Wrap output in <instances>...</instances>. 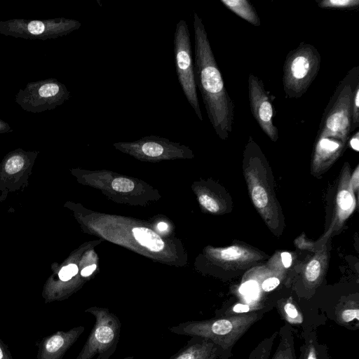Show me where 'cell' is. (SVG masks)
<instances>
[{
	"label": "cell",
	"instance_id": "6da1fadb",
	"mask_svg": "<svg viewBox=\"0 0 359 359\" xmlns=\"http://www.w3.org/2000/svg\"><path fill=\"white\" fill-rule=\"evenodd\" d=\"M194 76L209 121L222 140L232 131L234 103L228 93L201 18L194 12Z\"/></svg>",
	"mask_w": 359,
	"mask_h": 359
},
{
	"label": "cell",
	"instance_id": "7a4b0ae2",
	"mask_svg": "<svg viewBox=\"0 0 359 359\" xmlns=\"http://www.w3.org/2000/svg\"><path fill=\"white\" fill-rule=\"evenodd\" d=\"M359 83V67H353L339 82L327 104L316 140L317 158L337 156L351 132V106Z\"/></svg>",
	"mask_w": 359,
	"mask_h": 359
},
{
	"label": "cell",
	"instance_id": "3957f363",
	"mask_svg": "<svg viewBox=\"0 0 359 359\" xmlns=\"http://www.w3.org/2000/svg\"><path fill=\"white\" fill-rule=\"evenodd\" d=\"M266 311L264 309L230 316L189 320L169 327L174 334L207 339L220 350V359H229L236 342Z\"/></svg>",
	"mask_w": 359,
	"mask_h": 359
},
{
	"label": "cell",
	"instance_id": "277c9868",
	"mask_svg": "<svg viewBox=\"0 0 359 359\" xmlns=\"http://www.w3.org/2000/svg\"><path fill=\"white\" fill-rule=\"evenodd\" d=\"M321 57L316 48L302 42L286 56L283 65V84L285 95L301 97L315 80L320 68Z\"/></svg>",
	"mask_w": 359,
	"mask_h": 359
},
{
	"label": "cell",
	"instance_id": "5b68a950",
	"mask_svg": "<svg viewBox=\"0 0 359 359\" xmlns=\"http://www.w3.org/2000/svg\"><path fill=\"white\" fill-rule=\"evenodd\" d=\"M95 322L82 349L75 359H109L116 351L121 334V323L116 314L106 308L90 307L85 310Z\"/></svg>",
	"mask_w": 359,
	"mask_h": 359
},
{
	"label": "cell",
	"instance_id": "8992f818",
	"mask_svg": "<svg viewBox=\"0 0 359 359\" xmlns=\"http://www.w3.org/2000/svg\"><path fill=\"white\" fill-rule=\"evenodd\" d=\"M174 57L176 74L182 92L197 117L203 121L194 76L190 32L185 20H180L174 33Z\"/></svg>",
	"mask_w": 359,
	"mask_h": 359
},
{
	"label": "cell",
	"instance_id": "52a82bcc",
	"mask_svg": "<svg viewBox=\"0 0 359 359\" xmlns=\"http://www.w3.org/2000/svg\"><path fill=\"white\" fill-rule=\"evenodd\" d=\"M81 22L74 19L56 18L47 20L14 18L0 21V34L32 40L54 39L79 29Z\"/></svg>",
	"mask_w": 359,
	"mask_h": 359
},
{
	"label": "cell",
	"instance_id": "ba28073f",
	"mask_svg": "<svg viewBox=\"0 0 359 359\" xmlns=\"http://www.w3.org/2000/svg\"><path fill=\"white\" fill-rule=\"evenodd\" d=\"M70 96L65 84L48 78L27 83L15 95V102L27 112L40 113L62 105Z\"/></svg>",
	"mask_w": 359,
	"mask_h": 359
},
{
	"label": "cell",
	"instance_id": "9c48e42d",
	"mask_svg": "<svg viewBox=\"0 0 359 359\" xmlns=\"http://www.w3.org/2000/svg\"><path fill=\"white\" fill-rule=\"evenodd\" d=\"M248 83L251 113L262 131L275 142L278 138V130L273 121L274 109L263 81L250 74Z\"/></svg>",
	"mask_w": 359,
	"mask_h": 359
},
{
	"label": "cell",
	"instance_id": "30bf717a",
	"mask_svg": "<svg viewBox=\"0 0 359 359\" xmlns=\"http://www.w3.org/2000/svg\"><path fill=\"white\" fill-rule=\"evenodd\" d=\"M84 330L85 327L79 325L43 337L38 346L36 359H62Z\"/></svg>",
	"mask_w": 359,
	"mask_h": 359
},
{
	"label": "cell",
	"instance_id": "8fae6325",
	"mask_svg": "<svg viewBox=\"0 0 359 359\" xmlns=\"http://www.w3.org/2000/svg\"><path fill=\"white\" fill-rule=\"evenodd\" d=\"M219 348L211 341L191 337L176 353L169 359H220Z\"/></svg>",
	"mask_w": 359,
	"mask_h": 359
},
{
	"label": "cell",
	"instance_id": "7c38bea8",
	"mask_svg": "<svg viewBox=\"0 0 359 359\" xmlns=\"http://www.w3.org/2000/svg\"><path fill=\"white\" fill-rule=\"evenodd\" d=\"M116 146L123 149L140 150L142 155L149 158H158L165 154L167 150L180 149L176 144L156 135L147 136L133 142H120Z\"/></svg>",
	"mask_w": 359,
	"mask_h": 359
},
{
	"label": "cell",
	"instance_id": "4fadbf2b",
	"mask_svg": "<svg viewBox=\"0 0 359 359\" xmlns=\"http://www.w3.org/2000/svg\"><path fill=\"white\" fill-rule=\"evenodd\" d=\"M302 338L299 359H330L326 346L318 341L316 331L313 327L304 329Z\"/></svg>",
	"mask_w": 359,
	"mask_h": 359
},
{
	"label": "cell",
	"instance_id": "5bb4252c",
	"mask_svg": "<svg viewBox=\"0 0 359 359\" xmlns=\"http://www.w3.org/2000/svg\"><path fill=\"white\" fill-rule=\"evenodd\" d=\"M280 340L271 359H297L294 329L285 323L278 331Z\"/></svg>",
	"mask_w": 359,
	"mask_h": 359
},
{
	"label": "cell",
	"instance_id": "9a60e30c",
	"mask_svg": "<svg viewBox=\"0 0 359 359\" xmlns=\"http://www.w3.org/2000/svg\"><path fill=\"white\" fill-rule=\"evenodd\" d=\"M221 3L233 13L251 25L259 27L260 18L256 9L248 0H221Z\"/></svg>",
	"mask_w": 359,
	"mask_h": 359
},
{
	"label": "cell",
	"instance_id": "2e32d148",
	"mask_svg": "<svg viewBox=\"0 0 359 359\" xmlns=\"http://www.w3.org/2000/svg\"><path fill=\"white\" fill-rule=\"evenodd\" d=\"M133 233L137 242L151 251L158 252L164 248L161 237L152 230L145 227H135Z\"/></svg>",
	"mask_w": 359,
	"mask_h": 359
},
{
	"label": "cell",
	"instance_id": "e0dca14e",
	"mask_svg": "<svg viewBox=\"0 0 359 359\" xmlns=\"http://www.w3.org/2000/svg\"><path fill=\"white\" fill-rule=\"evenodd\" d=\"M278 334V331H276L262 340L251 351L248 359H269Z\"/></svg>",
	"mask_w": 359,
	"mask_h": 359
},
{
	"label": "cell",
	"instance_id": "ac0fdd59",
	"mask_svg": "<svg viewBox=\"0 0 359 359\" xmlns=\"http://www.w3.org/2000/svg\"><path fill=\"white\" fill-rule=\"evenodd\" d=\"M279 313L290 325H302L304 317L297 306L290 302H285L282 306H279Z\"/></svg>",
	"mask_w": 359,
	"mask_h": 359
},
{
	"label": "cell",
	"instance_id": "d6986e66",
	"mask_svg": "<svg viewBox=\"0 0 359 359\" xmlns=\"http://www.w3.org/2000/svg\"><path fill=\"white\" fill-rule=\"evenodd\" d=\"M317 3L318 7L327 9L348 10L359 6V0H321Z\"/></svg>",
	"mask_w": 359,
	"mask_h": 359
},
{
	"label": "cell",
	"instance_id": "ffe728a7",
	"mask_svg": "<svg viewBox=\"0 0 359 359\" xmlns=\"http://www.w3.org/2000/svg\"><path fill=\"white\" fill-rule=\"evenodd\" d=\"M337 321L342 325H349L351 322L359 321V308L355 306H347L340 309L336 313Z\"/></svg>",
	"mask_w": 359,
	"mask_h": 359
},
{
	"label": "cell",
	"instance_id": "44dd1931",
	"mask_svg": "<svg viewBox=\"0 0 359 359\" xmlns=\"http://www.w3.org/2000/svg\"><path fill=\"white\" fill-rule=\"evenodd\" d=\"M359 126V83L354 89L351 106V132Z\"/></svg>",
	"mask_w": 359,
	"mask_h": 359
},
{
	"label": "cell",
	"instance_id": "7402d4cb",
	"mask_svg": "<svg viewBox=\"0 0 359 359\" xmlns=\"http://www.w3.org/2000/svg\"><path fill=\"white\" fill-rule=\"evenodd\" d=\"M252 198L254 204L259 208H264L268 203V196L261 186H256L252 190Z\"/></svg>",
	"mask_w": 359,
	"mask_h": 359
},
{
	"label": "cell",
	"instance_id": "603a6c76",
	"mask_svg": "<svg viewBox=\"0 0 359 359\" xmlns=\"http://www.w3.org/2000/svg\"><path fill=\"white\" fill-rule=\"evenodd\" d=\"M320 264L316 260L311 261L306 269L305 276L306 278L309 282L316 281L320 276Z\"/></svg>",
	"mask_w": 359,
	"mask_h": 359
},
{
	"label": "cell",
	"instance_id": "cb8c5ba5",
	"mask_svg": "<svg viewBox=\"0 0 359 359\" xmlns=\"http://www.w3.org/2000/svg\"><path fill=\"white\" fill-rule=\"evenodd\" d=\"M111 187L117 191L128 192L133 189L134 183L129 179L125 177H117L113 180Z\"/></svg>",
	"mask_w": 359,
	"mask_h": 359
},
{
	"label": "cell",
	"instance_id": "d4e9b609",
	"mask_svg": "<svg viewBox=\"0 0 359 359\" xmlns=\"http://www.w3.org/2000/svg\"><path fill=\"white\" fill-rule=\"evenodd\" d=\"M243 254L242 249L237 246H231L223 249L220 256L225 260H236L240 258Z\"/></svg>",
	"mask_w": 359,
	"mask_h": 359
},
{
	"label": "cell",
	"instance_id": "484cf974",
	"mask_svg": "<svg viewBox=\"0 0 359 359\" xmlns=\"http://www.w3.org/2000/svg\"><path fill=\"white\" fill-rule=\"evenodd\" d=\"M78 273V267L74 264H70L67 266H63L59 273L58 276L62 281L66 282L69 280L72 277Z\"/></svg>",
	"mask_w": 359,
	"mask_h": 359
},
{
	"label": "cell",
	"instance_id": "4316f807",
	"mask_svg": "<svg viewBox=\"0 0 359 359\" xmlns=\"http://www.w3.org/2000/svg\"><path fill=\"white\" fill-rule=\"evenodd\" d=\"M337 203L342 210H348L353 203V198L351 194L346 190H342L337 195Z\"/></svg>",
	"mask_w": 359,
	"mask_h": 359
},
{
	"label": "cell",
	"instance_id": "83f0119b",
	"mask_svg": "<svg viewBox=\"0 0 359 359\" xmlns=\"http://www.w3.org/2000/svg\"><path fill=\"white\" fill-rule=\"evenodd\" d=\"M200 203L208 211L217 212L219 208L217 203L210 196L206 194H202L199 196Z\"/></svg>",
	"mask_w": 359,
	"mask_h": 359
},
{
	"label": "cell",
	"instance_id": "f1b7e54d",
	"mask_svg": "<svg viewBox=\"0 0 359 359\" xmlns=\"http://www.w3.org/2000/svg\"><path fill=\"white\" fill-rule=\"evenodd\" d=\"M280 284V280L277 278L272 277L266 279L262 285V290L264 292H271L276 288Z\"/></svg>",
	"mask_w": 359,
	"mask_h": 359
},
{
	"label": "cell",
	"instance_id": "f546056e",
	"mask_svg": "<svg viewBox=\"0 0 359 359\" xmlns=\"http://www.w3.org/2000/svg\"><path fill=\"white\" fill-rule=\"evenodd\" d=\"M258 285L256 281L249 280L241 287V292L243 293H256L258 292Z\"/></svg>",
	"mask_w": 359,
	"mask_h": 359
},
{
	"label": "cell",
	"instance_id": "4dcf8cb0",
	"mask_svg": "<svg viewBox=\"0 0 359 359\" xmlns=\"http://www.w3.org/2000/svg\"><path fill=\"white\" fill-rule=\"evenodd\" d=\"M0 359H13L8 346L0 339Z\"/></svg>",
	"mask_w": 359,
	"mask_h": 359
},
{
	"label": "cell",
	"instance_id": "1f68e13d",
	"mask_svg": "<svg viewBox=\"0 0 359 359\" xmlns=\"http://www.w3.org/2000/svg\"><path fill=\"white\" fill-rule=\"evenodd\" d=\"M350 147L355 151H359V131L355 133L348 139Z\"/></svg>",
	"mask_w": 359,
	"mask_h": 359
},
{
	"label": "cell",
	"instance_id": "d6a6232c",
	"mask_svg": "<svg viewBox=\"0 0 359 359\" xmlns=\"http://www.w3.org/2000/svg\"><path fill=\"white\" fill-rule=\"evenodd\" d=\"M281 259L283 266L289 268L292 264V256L289 252H284L281 253Z\"/></svg>",
	"mask_w": 359,
	"mask_h": 359
},
{
	"label": "cell",
	"instance_id": "836d02e7",
	"mask_svg": "<svg viewBox=\"0 0 359 359\" xmlns=\"http://www.w3.org/2000/svg\"><path fill=\"white\" fill-rule=\"evenodd\" d=\"M96 265L93 264L89 266L85 267L81 270V275L83 277H87L93 273V272L95 270Z\"/></svg>",
	"mask_w": 359,
	"mask_h": 359
},
{
	"label": "cell",
	"instance_id": "e575fe53",
	"mask_svg": "<svg viewBox=\"0 0 359 359\" xmlns=\"http://www.w3.org/2000/svg\"><path fill=\"white\" fill-rule=\"evenodd\" d=\"M13 129L9 124L0 118V134L12 132Z\"/></svg>",
	"mask_w": 359,
	"mask_h": 359
},
{
	"label": "cell",
	"instance_id": "d590c367",
	"mask_svg": "<svg viewBox=\"0 0 359 359\" xmlns=\"http://www.w3.org/2000/svg\"><path fill=\"white\" fill-rule=\"evenodd\" d=\"M157 228L160 231H165L168 228V225L165 222H159L157 225Z\"/></svg>",
	"mask_w": 359,
	"mask_h": 359
},
{
	"label": "cell",
	"instance_id": "8d00e7d4",
	"mask_svg": "<svg viewBox=\"0 0 359 359\" xmlns=\"http://www.w3.org/2000/svg\"><path fill=\"white\" fill-rule=\"evenodd\" d=\"M121 359H134V357L133 356H128V357H126V358H121Z\"/></svg>",
	"mask_w": 359,
	"mask_h": 359
}]
</instances>
